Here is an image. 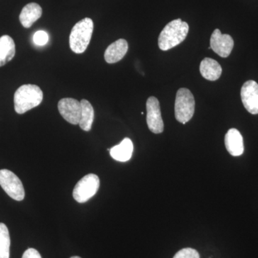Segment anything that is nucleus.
Returning <instances> with one entry per match:
<instances>
[{
  "label": "nucleus",
  "mask_w": 258,
  "mask_h": 258,
  "mask_svg": "<svg viewBox=\"0 0 258 258\" xmlns=\"http://www.w3.org/2000/svg\"><path fill=\"white\" fill-rule=\"evenodd\" d=\"M173 258H200V255L196 249L186 247L176 252Z\"/></svg>",
  "instance_id": "obj_19"
},
{
  "label": "nucleus",
  "mask_w": 258,
  "mask_h": 258,
  "mask_svg": "<svg viewBox=\"0 0 258 258\" xmlns=\"http://www.w3.org/2000/svg\"><path fill=\"white\" fill-rule=\"evenodd\" d=\"M71 258H81L79 257V256H74V257H71Z\"/></svg>",
  "instance_id": "obj_22"
},
{
  "label": "nucleus",
  "mask_w": 258,
  "mask_h": 258,
  "mask_svg": "<svg viewBox=\"0 0 258 258\" xmlns=\"http://www.w3.org/2000/svg\"><path fill=\"white\" fill-rule=\"evenodd\" d=\"M42 10L37 3L25 5L20 15V21L25 28H30L38 19L41 18Z\"/></svg>",
  "instance_id": "obj_13"
},
{
  "label": "nucleus",
  "mask_w": 258,
  "mask_h": 258,
  "mask_svg": "<svg viewBox=\"0 0 258 258\" xmlns=\"http://www.w3.org/2000/svg\"><path fill=\"white\" fill-rule=\"evenodd\" d=\"M14 40L9 35L0 37V67L11 60L15 55Z\"/></svg>",
  "instance_id": "obj_16"
},
{
  "label": "nucleus",
  "mask_w": 258,
  "mask_h": 258,
  "mask_svg": "<svg viewBox=\"0 0 258 258\" xmlns=\"http://www.w3.org/2000/svg\"><path fill=\"white\" fill-rule=\"evenodd\" d=\"M0 186L10 198L16 201H22L25 198L23 183L11 171L0 170Z\"/></svg>",
  "instance_id": "obj_6"
},
{
  "label": "nucleus",
  "mask_w": 258,
  "mask_h": 258,
  "mask_svg": "<svg viewBox=\"0 0 258 258\" xmlns=\"http://www.w3.org/2000/svg\"><path fill=\"white\" fill-rule=\"evenodd\" d=\"M225 144L227 152L233 157H239L244 152L243 138L237 129L231 128L226 134Z\"/></svg>",
  "instance_id": "obj_11"
},
{
  "label": "nucleus",
  "mask_w": 258,
  "mask_h": 258,
  "mask_svg": "<svg viewBox=\"0 0 258 258\" xmlns=\"http://www.w3.org/2000/svg\"><path fill=\"white\" fill-rule=\"evenodd\" d=\"M189 29V25L181 19L172 20L164 27L159 35V48L166 51L179 45L187 36Z\"/></svg>",
  "instance_id": "obj_1"
},
{
  "label": "nucleus",
  "mask_w": 258,
  "mask_h": 258,
  "mask_svg": "<svg viewBox=\"0 0 258 258\" xmlns=\"http://www.w3.org/2000/svg\"><path fill=\"white\" fill-rule=\"evenodd\" d=\"M200 71L203 77L210 81L220 79L222 72L221 66L216 60L210 57H205L202 61Z\"/></svg>",
  "instance_id": "obj_14"
},
{
  "label": "nucleus",
  "mask_w": 258,
  "mask_h": 258,
  "mask_svg": "<svg viewBox=\"0 0 258 258\" xmlns=\"http://www.w3.org/2000/svg\"><path fill=\"white\" fill-rule=\"evenodd\" d=\"M241 99L244 108L251 114H258V84L254 81L244 83L241 88Z\"/></svg>",
  "instance_id": "obj_9"
},
{
  "label": "nucleus",
  "mask_w": 258,
  "mask_h": 258,
  "mask_svg": "<svg viewBox=\"0 0 258 258\" xmlns=\"http://www.w3.org/2000/svg\"><path fill=\"white\" fill-rule=\"evenodd\" d=\"M60 115L71 124H79L81 115V102L74 98H62L57 104Z\"/></svg>",
  "instance_id": "obj_8"
},
{
  "label": "nucleus",
  "mask_w": 258,
  "mask_h": 258,
  "mask_svg": "<svg viewBox=\"0 0 258 258\" xmlns=\"http://www.w3.org/2000/svg\"><path fill=\"white\" fill-rule=\"evenodd\" d=\"M100 186V179L96 174H89L80 180L75 186L73 196L79 203H85L92 198Z\"/></svg>",
  "instance_id": "obj_5"
},
{
  "label": "nucleus",
  "mask_w": 258,
  "mask_h": 258,
  "mask_svg": "<svg viewBox=\"0 0 258 258\" xmlns=\"http://www.w3.org/2000/svg\"><path fill=\"white\" fill-rule=\"evenodd\" d=\"M22 258H42V257L37 249L29 248L24 252Z\"/></svg>",
  "instance_id": "obj_21"
},
{
  "label": "nucleus",
  "mask_w": 258,
  "mask_h": 258,
  "mask_svg": "<svg viewBox=\"0 0 258 258\" xmlns=\"http://www.w3.org/2000/svg\"><path fill=\"white\" fill-rule=\"evenodd\" d=\"M128 42L124 39H119L113 42L105 52V60L108 63L113 64L122 60L128 51Z\"/></svg>",
  "instance_id": "obj_12"
},
{
  "label": "nucleus",
  "mask_w": 258,
  "mask_h": 258,
  "mask_svg": "<svg viewBox=\"0 0 258 258\" xmlns=\"http://www.w3.org/2000/svg\"><path fill=\"white\" fill-rule=\"evenodd\" d=\"M43 99V93L36 85L26 84L20 86L15 93V110L18 114H23L38 106Z\"/></svg>",
  "instance_id": "obj_2"
},
{
  "label": "nucleus",
  "mask_w": 258,
  "mask_h": 258,
  "mask_svg": "<svg viewBox=\"0 0 258 258\" xmlns=\"http://www.w3.org/2000/svg\"><path fill=\"white\" fill-rule=\"evenodd\" d=\"M48 41V35L45 31H37L35 32L33 36L34 43L39 46H43Z\"/></svg>",
  "instance_id": "obj_20"
},
{
  "label": "nucleus",
  "mask_w": 258,
  "mask_h": 258,
  "mask_svg": "<svg viewBox=\"0 0 258 258\" xmlns=\"http://www.w3.org/2000/svg\"><path fill=\"white\" fill-rule=\"evenodd\" d=\"M133 151L132 141L130 139L125 138L118 145L110 149V155L115 160L125 162L130 160Z\"/></svg>",
  "instance_id": "obj_15"
},
{
  "label": "nucleus",
  "mask_w": 258,
  "mask_h": 258,
  "mask_svg": "<svg viewBox=\"0 0 258 258\" xmlns=\"http://www.w3.org/2000/svg\"><path fill=\"white\" fill-rule=\"evenodd\" d=\"M10 237L8 227L0 223V258H10Z\"/></svg>",
  "instance_id": "obj_18"
},
{
  "label": "nucleus",
  "mask_w": 258,
  "mask_h": 258,
  "mask_svg": "<svg viewBox=\"0 0 258 258\" xmlns=\"http://www.w3.org/2000/svg\"><path fill=\"white\" fill-rule=\"evenodd\" d=\"M93 31V22L91 18H84L74 25L70 35V47L75 53L81 54L86 50Z\"/></svg>",
  "instance_id": "obj_3"
},
{
  "label": "nucleus",
  "mask_w": 258,
  "mask_h": 258,
  "mask_svg": "<svg viewBox=\"0 0 258 258\" xmlns=\"http://www.w3.org/2000/svg\"><path fill=\"white\" fill-rule=\"evenodd\" d=\"M81 115L79 125L85 132H89L92 128L94 120V109L92 105L86 99L81 100Z\"/></svg>",
  "instance_id": "obj_17"
},
{
  "label": "nucleus",
  "mask_w": 258,
  "mask_h": 258,
  "mask_svg": "<svg viewBox=\"0 0 258 258\" xmlns=\"http://www.w3.org/2000/svg\"><path fill=\"white\" fill-rule=\"evenodd\" d=\"M210 47L220 57H227L233 49L234 40L230 35H223L219 29H216L212 32L210 39Z\"/></svg>",
  "instance_id": "obj_10"
},
{
  "label": "nucleus",
  "mask_w": 258,
  "mask_h": 258,
  "mask_svg": "<svg viewBox=\"0 0 258 258\" xmlns=\"http://www.w3.org/2000/svg\"><path fill=\"white\" fill-rule=\"evenodd\" d=\"M147 122L149 130L158 134L164 132V122L161 118L160 105L156 97L151 96L147 101Z\"/></svg>",
  "instance_id": "obj_7"
},
{
  "label": "nucleus",
  "mask_w": 258,
  "mask_h": 258,
  "mask_svg": "<svg viewBox=\"0 0 258 258\" xmlns=\"http://www.w3.org/2000/svg\"><path fill=\"white\" fill-rule=\"evenodd\" d=\"M195 110V101L192 93L187 88H180L176 93V119L185 124L192 118Z\"/></svg>",
  "instance_id": "obj_4"
}]
</instances>
